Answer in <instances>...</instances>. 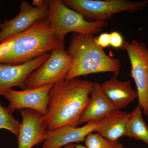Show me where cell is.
<instances>
[{
    "mask_svg": "<svg viewBox=\"0 0 148 148\" xmlns=\"http://www.w3.org/2000/svg\"><path fill=\"white\" fill-rule=\"evenodd\" d=\"M93 83L74 78L56 83L49 94L47 112L45 116L47 130L69 126L77 127L90 100Z\"/></svg>",
    "mask_w": 148,
    "mask_h": 148,
    "instance_id": "1",
    "label": "cell"
},
{
    "mask_svg": "<svg viewBox=\"0 0 148 148\" xmlns=\"http://www.w3.org/2000/svg\"><path fill=\"white\" fill-rule=\"evenodd\" d=\"M59 45L48 17L0 43V63L24 64L52 52Z\"/></svg>",
    "mask_w": 148,
    "mask_h": 148,
    "instance_id": "2",
    "label": "cell"
},
{
    "mask_svg": "<svg viewBox=\"0 0 148 148\" xmlns=\"http://www.w3.org/2000/svg\"><path fill=\"white\" fill-rule=\"evenodd\" d=\"M67 51L71 56L72 64L66 79L104 72L119 75L121 66L119 59L107 55L97 44L94 35L75 33Z\"/></svg>",
    "mask_w": 148,
    "mask_h": 148,
    "instance_id": "3",
    "label": "cell"
},
{
    "mask_svg": "<svg viewBox=\"0 0 148 148\" xmlns=\"http://www.w3.org/2000/svg\"><path fill=\"white\" fill-rule=\"evenodd\" d=\"M48 19L60 45H65V36L75 32L94 35L107 27V21H88L79 13L66 6L62 0H49Z\"/></svg>",
    "mask_w": 148,
    "mask_h": 148,
    "instance_id": "4",
    "label": "cell"
},
{
    "mask_svg": "<svg viewBox=\"0 0 148 148\" xmlns=\"http://www.w3.org/2000/svg\"><path fill=\"white\" fill-rule=\"evenodd\" d=\"M70 8L84 18L94 21H107L114 14L127 12L135 13L143 10L148 0L134 2L127 0H63Z\"/></svg>",
    "mask_w": 148,
    "mask_h": 148,
    "instance_id": "5",
    "label": "cell"
},
{
    "mask_svg": "<svg viewBox=\"0 0 148 148\" xmlns=\"http://www.w3.org/2000/svg\"><path fill=\"white\" fill-rule=\"evenodd\" d=\"M72 58L65 45H59L40 67L32 73L26 82L27 88L54 84L65 79L71 67Z\"/></svg>",
    "mask_w": 148,
    "mask_h": 148,
    "instance_id": "6",
    "label": "cell"
},
{
    "mask_svg": "<svg viewBox=\"0 0 148 148\" xmlns=\"http://www.w3.org/2000/svg\"><path fill=\"white\" fill-rule=\"evenodd\" d=\"M121 49L128 53L131 66V75L138 93V105L148 116V48L136 40L125 41Z\"/></svg>",
    "mask_w": 148,
    "mask_h": 148,
    "instance_id": "7",
    "label": "cell"
},
{
    "mask_svg": "<svg viewBox=\"0 0 148 148\" xmlns=\"http://www.w3.org/2000/svg\"><path fill=\"white\" fill-rule=\"evenodd\" d=\"M20 8L16 17L0 24V43L24 32L37 21L48 18L49 1L45 0L41 6L33 7L30 3L23 1Z\"/></svg>",
    "mask_w": 148,
    "mask_h": 148,
    "instance_id": "8",
    "label": "cell"
},
{
    "mask_svg": "<svg viewBox=\"0 0 148 148\" xmlns=\"http://www.w3.org/2000/svg\"><path fill=\"white\" fill-rule=\"evenodd\" d=\"M53 85H45L19 91L12 88L3 96L9 102L7 108L11 112L16 110L29 109L37 111L45 116L47 113L49 92Z\"/></svg>",
    "mask_w": 148,
    "mask_h": 148,
    "instance_id": "9",
    "label": "cell"
},
{
    "mask_svg": "<svg viewBox=\"0 0 148 148\" xmlns=\"http://www.w3.org/2000/svg\"><path fill=\"white\" fill-rule=\"evenodd\" d=\"M47 52L26 63L17 65L0 63V95L12 87L27 89L26 82L30 75L41 66L50 56Z\"/></svg>",
    "mask_w": 148,
    "mask_h": 148,
    "instance_id": "10",
    "label": "cell"
},
{
    "mask_svg": "<svg viewBox=\"0 0 148 148\" xmlns=\"http://www.w3.org/2000/svg\"><path fill=\"white\" fill-rule=\"evenodd\" d=\"M18 111L22 121L17 137L18 148H32L43 142L47 131L45 116L34 110L22 109Z\"/></svg>",
    "mask_w": 148,
    "mask_h": 148,
    "instance_id": "11",
    "label": "cell"
},
{
    "mask_svg": "<svg viewBox=\"0 0 148 148\" xmlns=\"http://www.w3.org/2000/svg\"><path fill=\"white\" fill-rule=\"evenodd\" d=\"M97 122L88 123L81 127L65 126L47 130L42 148H62L70 144L84 142L87 135L95 132Z\"/></svg>",
    "mask_w": 148,
    "mask_h": 148,
    "instance_id": "12",
    "label": "cell"
},
{
    "mask_svg": "<svg viewBox=\"0 0 148 148\" xmlns=\"http://www.w3.org/2000/svg\"><path fill=\"white\" fill-rule=\"evenodd\" d=\"M114 74L111 78L101 84V88L115 110L125 108L138 98L137 91L130 81H120Z\"/></svg>",
    "mask_w": 148,
    "mask_h": 148,
    "instance_id": "13",
    "label": "cell"
},
{
    "mask_svg": "<svg viewBox=\"0 0 148 148\" xmlns=\"http://www.w3.org/2000/svg\"><path fill=\"white\" fill-rule=\"evenodd\" d=\"M90 95V100L81 117L79 125L98 122L115 110L98 83L92 84Z\"/></svg>",
    "mask_w": 148,
    "mask_h": 148,
    "instance_id": "14",
    "label": "cell"
},
{
    "mask_svg": "<svg viewBox=\"0 0 148 148\" xmlns=\"http://www.w3.org/2000/svg\"><path fill=\"white\" fill-rule=\"evenodd\" d=\"M131 113L115 110L97 122L95 132L106 140L118 141L125 136Z\"/></svg>",
    "mask_w": 148,
    "mask_h": 148,
    "instance_id": "15",
    "label": "cell"
},
{
    "mask_svg": "<svg viewBox=\"0 0 148 148\" xmlns=\"http://www.w3.org/2000/svg\"><path fill=\"white\" fill-rule=\"evenodd\" d=\"M143 113L139 105L131 113L125 136L142 140L148 145V126L143 119Z\"/></svg>",
    "mask_w": 148,
    "mask_h": 148,
    "instance_id": "16",
    "label": "cell"
},
{
    "mask_svg": "<svg viewBox=\"0 0 148 148\" xmlns=\"http://www.w3.org/2000/svg\"><path fill=\"white\" fill-rule=\"evenodd\" d=\"M20 123L12 115L7 107L3 106L0 102V130L5 129L10 131L17 137Z\"/></svg>",
    "mask_w": 148,
    "mask_h": 148,
    "instance_id": "17",
    "label": "cell"
},
{
    "mask_svg": "<svg viewBox=\"0 0 148 148\" xmlns=\"http://www.w3.org/2000/svg\"><path fill=\"white\" fill-rule=\"evenodd\" d=\"M87 148H123L119 141H109L103 138L97 132H91L84 141Z\"/></svg>",
    "mask_w": 148,
    "mask_h": 148,
    "instance_id": "18",
    "label": "cell"
},
{
    "mask_svg": "<svg viewBox=\"0 0 148 148\" xmlns=\"http://www.w3.org/2000/svg\"><path fill=\"white\" fill-rule=\"evenodd\" d=\"M124 41L122 36L117 32H113L110 34V44L114 48H122Z\"/></svg>",
    "mask_w": 148,
    "mask_h": 148,
    "instance_id": "19",
    "label": "cell"
},
{
    "mask_svg": "<svg viewBox=\"0 0 148 148\" xmlns=\"http://www.w3.org/2000/svg\"><path fill=\"white\" fill-rule=\"evenodd\" d=\"M97 44L102 48L108 47L110 44V34L104 33L101 34L97 38H96Z\"/></svg>",
    "mask_w": 148,
    "mask_h": 148,
    "instance_id": "20",
    "label": "cell"
},
{
    "mask_svg": "<svg viewBox=\"0 0 148 148\" xmlns=\"http://www.w3.org/2000/svg\"><path fill=\"white\" fill-rule=\"evenodd\" d=\"M45 0H33V5L36 7L41 6L45 2Z\"/></svg>",
    "mask_w": 148,
    "mask_h": 148,
    "instance_id": "21",
    "label": "cell"
},
{
    "mask_svg": "<svg viewBox=\"0 0 148 148\" xmlns=\"http://www.w3.org/2000/svg\"><path fill=\"white\" fill-rule=\"evenodd\" d=\"M64 148H75V144H70L65 146Z\"/></svg>",
    "mask_w": 148,
    "mask_h": 148,
    "instance_id": "22",
    "label": "cell"
},
{
    "mask_svg": "<svg viewBox=\"0 0 148 148\" xmlns=\"http://www.w3.org/2000/svg\"><path fill=\"white\" fill-rule=\"evenodd\" d=\"M75 148H87L86 146H84L81 145H75Z\"/></svg>",
    "mask_w": 148,
    "mask_h": 148,
    "instance_id": "23",
    "label": "cell"
},
{
    "mask_svg": "<svg viewBox=\"0 0 148 148\" xmlns=\"http://www.w3.org/2000/svg\"><path fill=\"white\" fill-rule=\"evenodd\" d=\"M123 148H126L123 147Z\"/></svg>",
    "mask_w": 148,
    "mask_h": 148,
    "instance_id": "24",
    "label": "cell"
}]
</instances>
